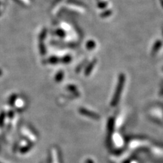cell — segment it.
I'll return each mask as SVG.
<instances>
[{
  "label": "cell",
  "instance_id": "6da1fadb",
  "mask_svg": "<svg viewBox=\"0 0 163 163\" xmlns=\"http://www.w3.org/2000/svg\"><path fill=\"white\" fill-rule=\"evenodd\" d=\"M80 113L82 114V115L88 116V117L91 118H93L95 120H99V116L98 114L94 113V112L89 111V110H86L84 108H80L79 110Z\"/></svg>",
  "mask_w": 163,
  "mask_h": 163
},
{
  "label": "cell",
  "instance_id": "7a4b0ae2",
  "mask_svg": "<svg viewBox=\"0 0 163 163\" xmlns=\"http://www.w3.org/2000/svg\"><path fill=\"white\" fill-rule=\"evenodd\" d=\"M94 65H95L94 63H91V64H90L89 66L87 67V68L86 69V71H85L86 76H89V75L91 74L92 72V69H93V67H94Z\"/></svg>",
  "mask_w": 163,
  "mask_h": 163
},
{
  "label": "cell",
  "instance_id": "3957f363",
  "mask_svg": "<svg viewBox=\"0 0 163 163\" xmlns=\"http://www.w3.org/2000/svg\"><path fill=\"white\" fill-rule=\"evenodd\" d=\"M63 76H64V74H63V72H59L58 74L56 75V77H55V80L57 82H61L62 79L63 78Z\"/></svg>",
  "mask_w": 163,
  "mask_h": 163
},
{
  "label": "cell",
  "instance_id": "277c9868",
  "mask_svg": "<svg viewBox=\"0 0 163 163\" xmlns=\"http://www.w3.org/2000/svg\"><path fill=\"white\" fill-rule=\"evenodd\" d=\"M5 113H2L1 114V115H0V125H1L3 122V120H4V118H5Z\"/></svg>",
  "mask_w": 163,
  "mask_h": 163
},
{
  "label": "cell",
  "instance_id": "5b68a950",
  "mask_svg": "<svg viewBox=\"0 0 163 163\" xmlns=\"http://www.w3.org/2000/svg\"><path fill=\"white\" fill-rule=\"evenodd\" d=\"M30 148H31V147H30V146H26L25 148L21 149L20 152H21V153H25V152H27V151L29 150Z\"/></svg>",
  "mask_w": 163,
  "mask_h": 163
},
{
  "label": "cell",
  "instance_id": "8992f818",
  "mask_svg": "<svg viewBox=\"0 0 163 163\" xmlns=\"http://www.w3.org/2000/svg\"><path fill=\"white\" fill-rule=\"evenodd\" d=\"M16 95H14V96L13 97H12V98L10 99V104H11V103H14V101H15V99H16Z\"/></svg>",
  "mask_w": 163,
  "mask_h": 163
},
{
  "label": "cell",
  "instance_id": "52a82bcc",
  "mask_svg": "<svg viewBox=\"0 0 163 163\" xmlns=\"http://www.w3.org/2000/svg\"><path fill=\"white\" fill-rule=\"evenodd\" d=\"M87 163H94V162H93V160H90V159H89V160H88L87 161Z\"/></svg>",
  "mask_w": 163,
  "mask_h": 163
},
{
  "label": "cell",
  "instance_id": "ba28073f",
  "mask_svg": "<svg viewBox=\"0 0 163 163\" xmlns=\"http://www.w3.org/2000/svg\"><path fill=\"white\" fill-rule=\"evenodd\" d=\"M1 74H2V71H1V69H0V76H1Z\"/></svg>",
  "mask_w": 163,
  "mask_h": 163
}]
</instances>
